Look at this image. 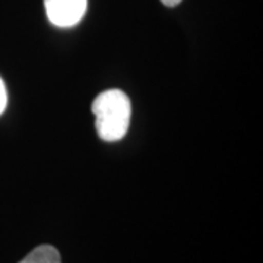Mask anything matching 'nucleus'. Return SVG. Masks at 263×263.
Returning <instances> with one entry per match:
<instances>
[{
    "label": "nucleus",
    "mask_w": 263,
    "mask_h": 263,
    "mask_svg": "<svg viewBox=\"0 0 263 263\" xmlns=\"http://www.w3.org/2000/svg\"><path fill=\"white\" fill-rule=\"evenodd\" d=\"M92 113L98 136L103 141H120L129 130L130 100L120 89H107L98 95L92 103Z\"/></svg>",
    "instance_id": "1"
},
{
    "label": "nucleus",
    "mask_w": 263,
    "mask_h": 263,
    "mask_svg": "<svg viewBox=\"0 0 263 263\" xmlns=\"http://www.w3.org/2000/svg\"><path fill=\"white\" fill-rule=\"evenodd\" d=\"M161 3L167 8H176L177 5L181 3V0H161Z\"/></svg>",
    "instance_id": "5"
},
{
    "label": "nucleus",
    "mask_w": 263,
    "mask_h": 263,
    "mask_svg": "<svg viewBox=\"0 0 263 263\" xmlns=\"http://www.w3.org/2000/svg\"><path fill=\"white\" fill-rule=\"evenodd\" d=\"M6 104H8V92H6V86H5L3 79L0 78V114L5 111Z\"/></svg>",
    "instance_id": "4"
},
{
    "label": "nucleus",
    "mask_w": 263,
    "mask_h": 263,
    "mask_svg": "<svg viewBox=\"0 0 263 263\" xmlns=\"http://www.w3.org/2000/svg\"><path fill=\"white\" fill-rule=\"evenodd\" d=\"M19 263H62V259H60V253L56 247L43 245L35 247Z\"/></svg>",
    "instance_id": "3"
},
{
    "label": "nucleus",
    "mask_w": 263,
    "mask_h": 263,
    "mask_svg": "<svg viewBox=\"0 0 263 263\" xmlns=\"http://www.w3.org/2000/svg\"><path fill=\"white\" fill-rule=\"evenodd\" d=\"M88 0H44L48 21L60 28L73 27L85 16Z\"/></svg>",
    "instance_id": "2"
}]
</instances>
